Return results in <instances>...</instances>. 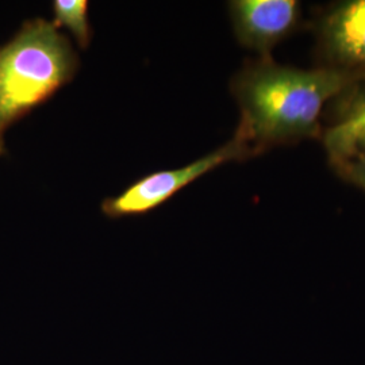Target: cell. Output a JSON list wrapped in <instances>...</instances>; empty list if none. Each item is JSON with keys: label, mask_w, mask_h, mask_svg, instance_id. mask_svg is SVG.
<instances>
[{"label": "cell", "mask_w": 365, "mask_h": 365, "mask_svg": "<svg viewBox=\"0 0 365 365\" xmlns=\"http://www.w3.org/2000/svg\"><path fill=\"white\" fill-rule=\"evenodd\" d=\"M318 48L324 66L365 76V0H346L317 22Z\"/></svg>", "instance_id": "cell-5"}, {"label": "cell", "mask_w": 365, "mask_h": 365, "mask_svg": "<svg viewBox=\"0 0 365 365\" xmlns=\"http://www.w3.org/2000/svg\"><path fill=\"white\" fill-rule=\"evenodd\" d=\"M357 105L359 106H365V96H363L359 102H357Z\"/></svg>", "instance_id": "cell-9"}, {"label": "cell", "mask_w": 365, "mask_h": 365, "mask_svg": "<svg viewBox=\"0 0 365 365\" xmlns=\"http://www.w3.org/2000/svg\"><path fill=\"white\" fill-rule=\"evenodd\" d=\"M78 54L51 22L24 24L0 49V145L14 122L52 98L76 75Z\"/></svg>", "instance_id": "cell-2"}, {"label": "cell", "mask_w": 365, "mask_h": 365, "mask_svg": "<svg viewBox=\"0 0 365 365\" xmlns=\"http://www.w3.org/2000/svg\"><path fill=\"white\" fill-rule=\"evenodd\" d=\"M230 18L238 42L261 58L299 27L302 13L297 0H233Z\"/></svg>", "instance_id": "cell-4"}, {"label": "cell", "mask_w": 365, "mask_h": 365, "mask_svg": "<svg viewBox=\"0 0 365 365\" xmlns=\"http://www.w3.org/2000/svg\"><path fill=\"white\" fill-rule=\"evenodd\" d=\"M331 167L345 182L365 191V155L331 161Z\"/></svg>", "instance_id": "cell-8"}, {"label": "cell", "mask_w": 365, "mask_h": 365, "mask_svg": "<svg viewBox=\"0 0 365 365\" xmlns=\"http://www.w3.org/2000/svg\"><path fill=\"white\" fill-rule=\"evenodd\" d=\"M364 75L330 66H280L272 57L252 60L232 80L241 111L238 134L259 156L269 148L318 137L324 107L364 81Z\"/></svg>", "instance_id": "cell-1"}, {"label": "cell", "mask_w": 365, "mask_h": 365, "mask_svg": "<svg viewBox=\"0 0 365 365\" xmlns=\"http://www.w3.org/2000/svg\"><path fill=\"white\" fill-rule=\"evenodd\" d=\"M3 153V145H0V155Z\"/></svg>", "instance_id": "cell-10"}, {"label": "cell", "mask_w": 365, "mask_h": 365, "mask_svg": "<svg viewBox=\"0 0 365 365\" xmlns=\"http://www.w3.org/2000/svg\"><path fill=\"white\" fill-rule=\"evenodd\" d=\"M255 157L249 145L238 135L194 163L178 170H160L131 184L122 194L106 199L102 210L111 218L140 215L165 203L185 185L222 164Z\"/></svg>", "instance_id": "cell-3"}, {"label": "cell", "mask_w": 365, "mask_h": 365, "mask_svg": "<svg viewBox=\"0 0 365 365\" xmlns=\"http://www.w3.org/2000/svg\"><path fill=\"white\" fill-rule=\"evenodd\" d=\"M330 163L365 155V106H352L348 115L322 134Z\"/></svg>", "instance_id": "cell-6"}, {"label": "cell", "mask_w": 365, "mask_h": 365, "mask_svg": "<svg viewBox=\"0 0 365 365\" xmlns=\"http://www.w3.org/2000/svg\"><path fill=\"white\" fill-rule=\"evenodd\" d=\"M53 14L54 26L66 27L80 48L86 49L90 45L92 33L88 22V3L86 0H56L53 1Z\"/></svg>", "instance_id": "cell-7"}]
</instances>
